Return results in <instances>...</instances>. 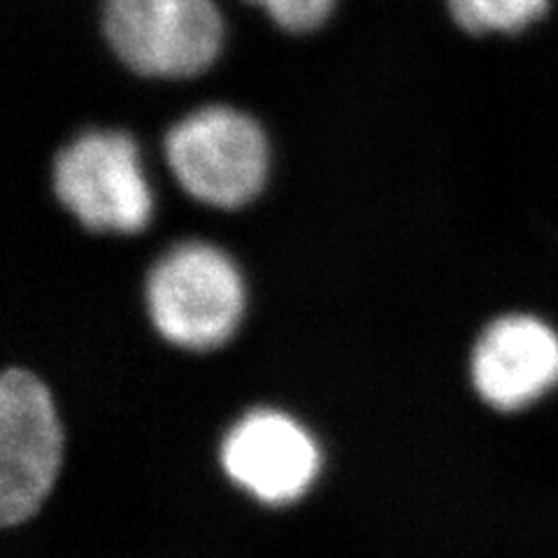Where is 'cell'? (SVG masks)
I'll list each match as a JSON object with an SVG mask.
<instances>
[{"instance_id": "6da1fadb", "label": "cell", "mask_w": 558, "mask_h": 558, "mask_svg": "<svg viewBox=\"0 0 558 558\" xmlns=\"http://www.w3.org/2000/svg\"><path fill=\"white\" fill-rule=\"evenodd\" d=\"M147 307L159 333L182 349L207 352L229 340L244 314V282L229 254L182 242L147 277Z\"/></svg>"}, {"instance_id": "7a4b0ae2", "label": "cell", "mask_w": 558, "mask_h": 558, "mask_svg": "<svg viewBox=\"0 0 558 558\" xmlns=\"http://www.w3.org/2000/svg\"><path fill=\"white\" fill-rule=\"evenodd\" d=\"M166 159L189 196L231 209L260 194L268 180L270 147L250 114L209 105L168 131Z\"/></svg>"}, {"instance_id": "3957f363", "label": "cell", "mask_w": 558, "mask_h": 558, "mask_svg": "<svg viewBox=\"0 0 558 558\" xmlns=\"http://www.w3.org/2000/svg\"><path fill=\"white\" fill-rule=\"evenodd\" d=\"M59 201L89 231L140 233L154 213V196L140 147L124 131H86L54 161Z\"/></svg>"}, {"instance_id": "277c9868", "label": "cell", "mask_w": 558, "mask_h": 558, "mask_svg": "<svg viewBox=\"0 0 558 558\" xmlns=\"http://www.w3.org/2000/svg\"><path fill=\"white\" fill-rule=\"evenodd\" d=\"M102 24L114 54L145 77H196L223 43L215 0H105Z\"/></svg>"}, {"instance_id": "5b68a950", "label": "cell", "mask_w": 558, "mask_h": 558, "mask_svg": "<svg viewBox=\"0 0 558 558\" xmlns=\"http://www.w3.org/2000/svg\"><path fill=\"white\" fill-rule=\"evenodd\" d=\"M63 430L45 384L22 368L0 379V521L20 526L57 482Z\"/></svg>"}, {"instance_id": "8992f818", "label": "cell", "mask_w": 558, "mask_h": 558, "mask_svg": "<svg viewBox=\"0 0 558 558\" xmlns=\"http://www.w3.org/2000/svg\"><path fill=\"white\" fill-rule=\"evenodd\" d=\"M319 465V447L305 426L277 410L244 414L221 442L223 473L266 505L303 498Z\"/></svg>"}, {"instance_id": "52a82bcc", "label": "cell", "mask_w": 558, "mask_h": 558, "mask_svg": "<svg viewBox=\"0 0 558 558\" xmlns=\"http://www.w3.org/2000/svg\"><path fill=\"white\" fill-rule=\"evenodd\" d=\"M470 377L494 410L529 408L558 387V333L533 314H505L482 330Z\"/></svg>"}, {"instance_id": "ba28073f", "label": "cell", "mask_w": 558, "mask_h": 558, "mask_svg": "<svg viewBox=\"0 0 558 558\" xmlns=\"http://www.w3.org/2000/svg\"><path fill=\"white\" fill-rule=\"evenodd\" d=\"M447 8L465 33L517 35L543 20L551 0H447Z\"/></svg>"}, {"instance_id": "9c48e42d", "label": "cell", "mask_w": 558, "mask_h": 558, "mask_svg": "<svg viewBox=\"0 0 558 558\" xmlns=\"http://www.w3.org/2000/svg\"><path fill=\"white\" fill-rule=\"evenodd\" d=\"M250 3L266 10L270 20L289 33L314 31L336 8V0H250Z\"/></svg>"}]
</instances>
